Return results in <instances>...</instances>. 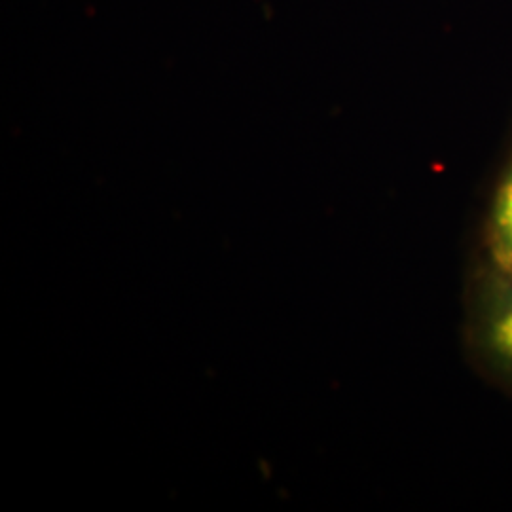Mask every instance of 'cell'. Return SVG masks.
<instances>
[{
    "label": "cell",
    "instance_id": "obj_1",
    "mask_svg": "<svg viewBox=\"0 0 512 512\" xmlns=\"http://www.w3.org/2000/svg\"><path fill=\"white\" fill-rule=\"evenodd\" d=\"M494 255L497 264L512 274V165L497 192L494 211Z\"/></svg>",
    "mask_w": 512,
    "mask_h": 512
},
{
    "label": "cell",
    "instance_id": "obj_2",
    "mask_svg": "<svg viewBox=\"0 0 512 512\" xmlns=\"http://www.w3.org/2000/svg\"><path fill=\"white\" fill-rule=\"evenodd\" d=\"M492 344L501 357L512 361V293L505 308L495 319Z\"/></svg>",
    "mask_w": 512,
    "mask_h": 512
}]
</instances>
